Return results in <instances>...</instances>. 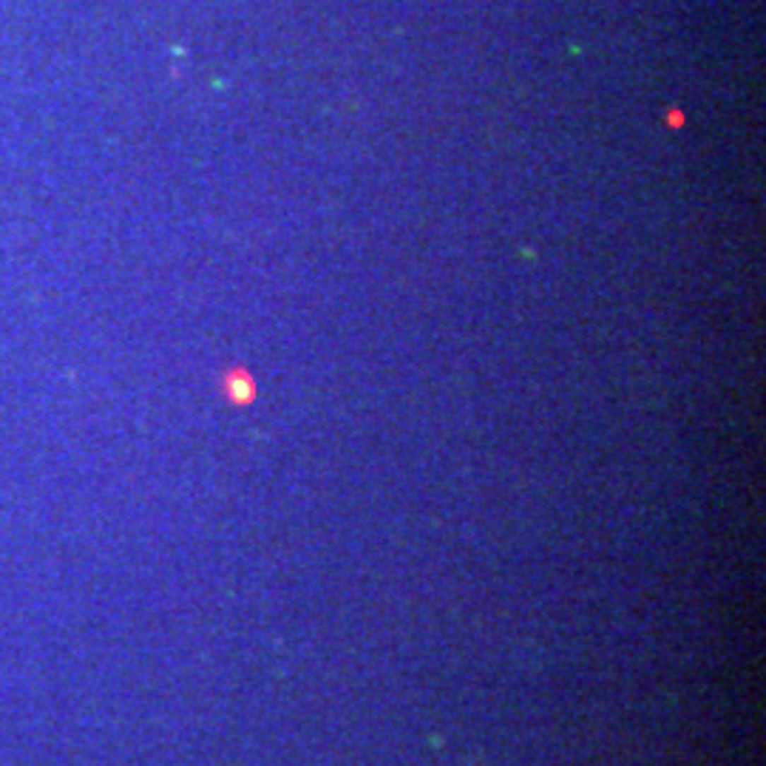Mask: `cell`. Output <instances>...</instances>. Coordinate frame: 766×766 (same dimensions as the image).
Returning a JSON list of instances; mask_svg holds the SVG:
<instances>
[{"label": "cell", "mask_w": 766, "mask_h": 766, "mask_svg": "<svg viewBox=\"0 0 766 766\" xmlns=\"http://www.w3.org/2000/svg\"><path fill=\"white\" fill-rule=\"evenodd\" d=\"M225 387H228V398H230L233 403H250L253 395H256L253 380H250V375H244V372H230Z\"/></svg>", "instance_id": "obj_1"}]
</instances>
